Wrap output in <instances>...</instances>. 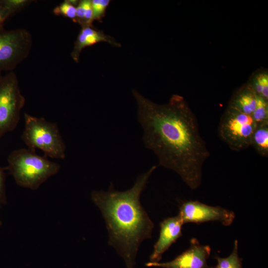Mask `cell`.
<instances>
[{"label":"cell","instance_id":"d6986e66","mask_svg":"<svg viewBox=\"0 0 268 268\" xmlns=\"http://www.w3.org/2000/svg\"><path fill=\"white\" fill-rule=\"evenodd\" d=\"M110 1V0H91L93 21H102Z\"/></svg>","mask_w":268,"mask_h":268},{"label":"cell","instance_id":"603a6c76","mask_svg":"<svg viewBox=\"0 0 268 268\" xmlns=\"http://www.w3.org/2000/svg\"><path fill=\"white\" fill-rule=\"evenodd\" d=\"M1 224H2V222L1 220L0 219V226L1 225Z\"/></svg>","mask_w":268,"mask_h":268},{"label":"cell","instance_id":"ba28073f","mask_svg":"<svg viewBox=\"0 0 268 268\" xmlns=\"http://www.w3.org/2000/svg\"><path fill=\"white\" fill-rule=\"evenodd\" d=\"M178 215L183 224L218 221L224 226L230 225L235 217V213L231 210L220 206L208 205L196 201L183 202Z\"/></svg>","mask_w":268,"mask_h":268},{"label":"cell","instance_id":"7c38bea8","mask_svg":"<svg viewBox=\"0 0 268 268\" xmlns=\"http://www.w3.org/2000/svg\"><path fill=\"white\" fill-rule=\"evenodd\" d=\"M257 98V94L252 88L247 87L236 93L229 107L251 116L256 107Z\"/></svg>","mask_w":268,"mask_h":268},{"label":"cell","instance_id":"9c48e42d","mask_svg":"<svg viewBox=\"0 0 268 268\" xmlns=\"http://www.w3.org/2000/svg\"><path fill=\"white\" fill-rule=\"evenodd\" d=\"M211 248L202 245L196 239H192L189 249L174 260L163 263L148 262L145 266L163 268H209L207 260L210 256Z\"/></svg>","mask_w":268,"mask_h":268},{"label":"cell","instance_id":"8992f818","mask_svg":"<svg viewBox=\"0 0 268 268\" xmlns=\"http://www.w3.org/2000/svg\"><path fill=\"white\" fill-rule=\"evenodd\" d=\"M257 125L251 115L229 107L220 120L218 134L230 148L239 151L250 146Z\"/></svg>","mask_w":268,"mask_h":268},{"label":"cell","instance_id":"44dd1931","mask_svg":"<svg viewBox=\"0 0 268 268\" xmlns=\"http://www.w3.org/2000/svg\"><path fill=\"white\" fill-rule=\"evenodd\" d=\"M6 168L0 166V207L6 203L5 192V175L4 171Z\"/></svg>","mask_w":268,"mask_h":268},{"label":"cell","instance_id":"ac0fdd59","mask_svg":"<svg viewBox=\"0 0 268 268\" xmlns=\"http://www.w3.org/2000/svg\"><path fill=\"white\" fill-rule=\"evenodd\" d=\"M258 95L268 100V76L266 73H261L256 78L254 84L251 86Z\"/></svg>","mask_w":268,"mask_h":268},{"label":"cell","instance_id":"3957f363","mask_svg":"<svg viewBox=\"0 0 268 268\" xmlns=\"http://www.w3.org/2000/svg\"><path fill=\"white\" fill-rule=\"evenodd\" d=\"M6 169L18 186L36 190L51 176L57 174L61 168L59 164L35 151L22 148L12 151L7 158Z\"/></svg>","mask_w":268,"mask_h":268},{"label":"cell","instance_id":"7402d4cb","mask_svg":"<svg viewBox=\"0 0 268 268\" xmlns=\"http://www.w3.org/2000/svg\"><path fill=\"white\" fill-rule=\"evenodd\" d=\"M11 16L9 11L0 3V31L3 29V25L5 20Z\"/></svg>","mask_w":268,"mask_h":268},{"label":"cell","instance_id":"4fadbf2b","mask_svg":"<svg viewBox=\"0 0 268 268\" xmlns=\"http://www.w3.org/2000/svg\"><path fill=\"white\" fill-rule=\"evenodd\" d=\"M250 146L261 156L268 157V122L257 124Z\"/></svg>","mask_w":268,"mask_h":268},{"label":"cell","instance_id":"ffe728a7","mask_svg":"<svg viewBox=\"0 0 268 268\" xmlns=\"http://www.w3.org/2000/svg\"><path fill=\"white\" fill-rule=\"evenodd\" d=\"M32 1L29 0H0V4L9 11L11 15L20 11Z\"/></svg>","mask_w":268,"mask_h":268},{"label":"cell","instance_id":"8fae6325","mask_svg":"<svg viewBox=\"0 0 268 268\" xmlns=\"http://www.w3.org/2000/svg\"><path fill=\"white\" fill-rule=\"evenodd\" d=\"M74 42L73 48L70 56L72 60L78 63L82 50L100 42H107L115 47H121V45L115 39L104 33L100 30L95 29L93 26H82Z\"/></svg>","mask_w":268,"mask_h":268},{"label":"cell","instance_id":"e0dca14e","mask_svg":"<svg viewBox=\"0 0 268 268\" xmlns=\"http://www.w3.org/2000/svg\"><path fill=\"white\" fill-rule=\"evenodd\" d=\"M251 116L257 124L268 122V100L257 95L256 107Z\"/></svg>","mask_w":268,"mask_h":268},{"label":"cell","instance_id":"9a60e30c","mask_svg":"<svg viewBox=\"0 0 268 268\" xmlns=\"http://www.w3.org/2000/svg\"><path fill=\"white\" fill-rule=\"evenodd\" d=\"M238 247V242L236 240L231 254L226 258L215 256L217 264L212 268H242V259L239 257Z\"/></svg>","mask_w":268,"mask_h":268},{"label":"cell","instance_id":"2e32d148","mask_svg":"<svg viewBox=\"0 0 268 268\" xmlns=\"http://www.w3.org/2000/svg\"><path fill=\"white\" fill-rule=\"evenodd\" d=\"M79 0H66L53 9L54 14L61 15L71 19L76 22V6Z\"/></svg>","mask_w":268,"mask_h":268},{"label":"cell","instance_id":"277c9868","mask_svg":"<svg viewBox=\"0 0 268 268\" xmlns=\"http://www.w3.org/2000/svg\"><path fill=\"white\" fill-rule=\"evenodd\" d=\"M24 119V129L21 139L28 149L34 151L39 149L47 158H65L66 144L56 123L26 113Z\"/></svg>","mask_w":268,"mask_h":268},{"label":"cell","instance_id":"5b68a950","mask_svg":"<svg viewBox=\"0 0 268 268\" xmlns=\"http://www.w3.org/2000/svg\"><path fill=\"white\" fill-rule=\"evenodd\" d=\"M25 103L18 80L12 71L0 76V138L15 130Z\"/></svg>","mask_w":268,"mask_h":268},{"label":"cell","instance_id":"6da1fadb","mask_svg":"<svg viewBox=\"0 0 268 268\" xmlns=\"http://www.w3.org/2000/svg\"><path fill=\"white\" fill-rule=\"evenodd\" d=\"M132 93L145 146L157 156L159 165L175 172L191 189L198 188L210 152L187 103L182 97L173 95L167 104L159 105L135 89Z\"/></svg>","mask_w":268,"mask_h":268},{"label":"cell","instance_id":"7a4b0ae2","mask_svg":"<svg viewBox=\"0 0 268 268\" xmlns=\"http://www.w3.org/2000/svg\"><path fill=\"white\" fill-rule=\"evenodd\" d=\"M157 166L140 174L130 189L120 192L112 183L108 191H94L93 203L99 208L109 233L108 244L124 259L127 268H134L141 242L151 238L154 224L141 205L140 197Z\"/></svg>","mask_w":268,"mask_h":268},{"label":"cell","instance_id":"30bf717a","mask_svg":"<svg viewBox=\"0 0 268 268\" xmlns=\"http://www.w3.org/2000/svg\"><path fill=\"white\" fill-rule=\"evenodd\" d=\"M183 225L178 215L165 218L160 222L159 236L154 245L149 262H159L164 253L182 235Z\"/></svg>","mask_w":268,"mask_h":268},{"label":"cell","instance_id":"5bb4252c","mask_svg":"<svg viewBox=\"0 0 268 268\" xmlns=\"http://www.w3.org/2000/svg\"><path fill=\"white\" fill-rule=\"evenodd\" d=\"M76 22L81 26H93V11L91 0H79L76 6Z\"/></svg>","mask_w":268,"mask_h":268},{"label":"cell","instance_id":"52a82bcc","mask_svg":"<svg viewBox=\"0 0 268 268\" xmlns=\"http://www.w3.org/2000/svg\"><path fill=\"white\" fill-rule=\"evenodd\" d=\"M32 38L25 29L0 31V73L12 71L30 54Z\"/></svg>","mask_w":268,"mask_h":268}]
</instances>
